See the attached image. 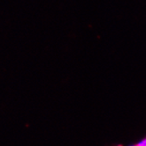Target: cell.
Listing matches in <instances>:
<instances>
[{
	"label": "cell",
	"mask_w": 146,
	"mask_h": 146,
	"mask_svg": "<svg viewBox=\"0 0 146 146\" xmlns=\"http://www.w3.org/2000/svg\"><path fill=\"white\" fill-rule=\"evenodd\" d=\"M137 144H138L139 146H146V137L143 139H142L141 141H139L138 143H137Z\"/></svg>",
	"instance_id": "1"
}]
</instances>
